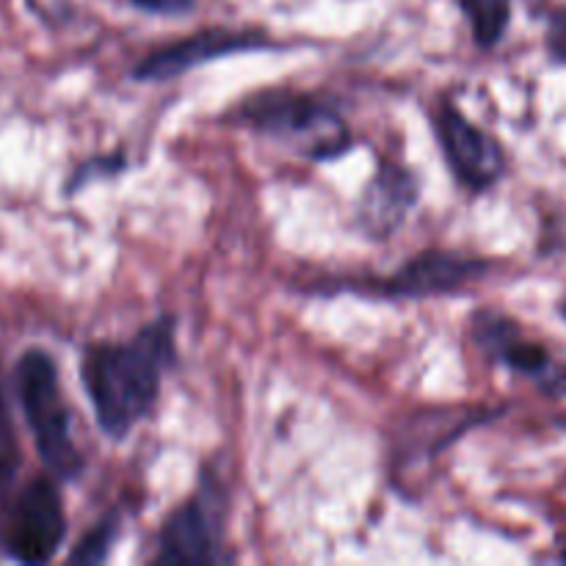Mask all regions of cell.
Listing matches in <instances>:
<instances>
[{"mask_svg":"<svg viewBox=\"0 0 566 566\" xmlns=\"http://www.w3.org/2000/svg\"><path fill=\"white\" fill-rule=\"evenodd\" d=\"M475 340L495 359L506 363L517 374L531 376L551 396H566V365L553 363L551 354L520 335L517 324L501 313L475 315Z\"/></svg>","mask_w":566,"mask_h":566,"instance_id":"obj_9","label":"cell"},{"mask_svg":"<svg viewBox=\"0 0 566 566\" xmlns=\"http://www.w3.org/2000/svg\"><path fill=\"white\" fill-rule=\"evenodd\" d=\"M562 315H564V318H566V304H564V307H562Z\"/></svg>","mask_w":566,"mask_h":566,"instance_id":"obj_17","label":"cell"},{"mask_svg":"<svg viewBox=\"0 0 566 566\" xmlns=\"http://www.w3.org/2000/svg\"><path fill=\"white\" fill-rule=\"evenodd\" d=\"M479 48H495L512 20V0H457Z\"/></svg>","mask_w":566,"mask_h":566,"instance_id":"obj_11","label":"cell"},{"mask_svg":"<svg viewBox=\"0 0 566 566\" xmlns=\"http://www.w3.org/2000/svg\"><path fill=\"white\" fill-rule=\"evenodd\" d=\"M224 495L210 490V481H202V490L182 501L166 517L158 534L155 564H219L230 562L224 556Z\"/></svg>","mask_w":566,"mask_h":566,"instance_id":"obj_4","label":"cell"},{"mask_svg":"<svg viewBox=\"0 0 566 566\" xmlns=\"http://www.w3.org/2000/svg\"><path fill=\"white\" fill-rule=\"evenodd\" d=\"M14 381L44 468L59 481H75L83 473V457L72 440L70 409L61 392L55 359L42 348H31L17 363Z\"/></svg>","mask_w":566,"mask_h":566,"instance_id":"obj_3","label":"cell"},{"mask_svg":"<svg viewBox=\"0 0 566 566\" xmlns=\"http://www.w3.org/2000/svg\"><path fill=\"white\" fill-rule=\"evenodd\" d=\"M484 271V260L448 252V249H429V252H420L412 260H407L396 274L368 280L365 285L354 287V291L379 298H396V302L398 298H431L470 285Z\"/></svg>","mask_w":566,"mask_h":566,"instance_id":"obj_7","label":"cell"},{"mask_svg":"<svg viewBox=\"0 0 566 566\" xmlns=\"http://www.w3.org/2000/svg\"><path fill=\"white\" fill-rule=\"evenodd\" d=\"M431 122H434V136L440 142L442 158L448 160L453 177L468 191H486L501 180L503 171H506V155L484 127L470 122L448 99L437 103Z\"/></svg>","mask_w":566,"mask_h":566,"instance_id":"obj_6","label":"cell"},{"mask_svg":"<svg viewBox=\"0 0 566 566\" xmlns=\"http://www.w3.org/2000/svg\"><path fill=\"white\" fill-rule=\"evenodd\" d=\"M108 166H125V160L116 155V158H97V160H92V164H83L81 169L75 171V177H72L70 193H75L77 188H81L83 182L92 180L94 175H108V171H119V169H108Z\"/></svg>","mask_w":566,"mask_h":566,"instance_id":"obj_16","label":"cell"},{"mask_svg":"<svg viewBox=\"0 0 566 566\" xmlns=\"http://www.w3.org/2000/svg\"><path fill=\"white\" fill-rule=\"evenodd\" d=\"M547 53L558 64H566V6L547 20Z\"/></svg>","mask_w":566,"mask_h":566,"instance_id":"obj_14","label":"cell"},{"mask_svg":"<svg viewBox=\"0 0 566 566\" xmlns=\"http://www.w3.org/2000/svg\"><path fill=\"white\" fill-rule=\"evenodd\" d=\"M119 528H122V517L116 512H111L108 517L99 520L94 528H88L86 534L81 536L75 547L70 553V564H103L111 558V551H114L116 539H119Z\"/></svg>","mask_w":566,"mask_h":566,"instance_id":"obj_12","label":"cell"},{"mask_svg":"<svg viewBox=\"0 0 566 566\" xmlns=\"http://www.w3.org/2000/svg\"><path fill=\"white\" fill-rule=\"evenodd\" d=\"M241 122L310 160H332L352 149L346 119L324 99L293 88H265L243 99Z\"/></svg>","mask_w":566,"mask_h":566,"instance_id":"obj_2","label":"cell"},{"mask_svg":"<svg viewBox=\"0 0 566 566\" xmlns=\"http://www.w3.org/2000/svg\"><path fill=\"white\" fill-rule=\"evenodd\" d=\"M175 318L153 321L127 343H94L81 359V381L94 407L99 431L125 440L149 418L160 396V379L175 365Z\"/></svg>","mask_w":566,"mask_h":566,"instance_id":"obj_1","label":"cell"},{"mask_svg":"<svg viewBox=\"0 0 566 566\" xmlns=\"http://www.w3.org/2000/svg\"><path fill=\"white\" fill-rule=\"evenodd\" d=\"M17 468H20V446H17L9 407H6L3 398H0V484L14 479Z\"/></svg>","mask_w":566,"mask_h":566,"instance_id":"obj_13","label":"cell"},{"mask_svg":"<svg viewBox=\"0 0 566 566\" xmlns=\"http://www.w3.org/2000/svg\"><path fill=\"white\" fill-rule=\"evenodd\" d=\"M418 197V180L412 171L398 164H381L359 199V227L374 241H385L407 221Z\"/></svg>","mask_w":566,"mask_h":566,"instance_id":"obj_10","label":"cell"},{"mask_svg":"<svg viewBox=\"0 0 566 566\" xmlns=\"http://www.w3.org/2000/svg\"><path fill=\"white\" fill-rule=\"evenodd\" d=\"M138 11L158 17H182L197 6V0H130Z\"/></svg>","mask_w":566,"mask_h":566,"instance_id":"obj_15","label":"cell"},{"mask_svg":"<svg viewBox=\"0 0 566 566\" xmlns=\"http://www.w3.org/2000/svg\"><path fill=\"white\" fill-rule=\"evenodd\" d=\"M66 539V514L59 486L33 479L20 490L3 523V547L22 564H44Z\"/></svg>","mask_w":566,"mask_h":566,"instance_id":"obj_5","label":"cell"},{"mask_svg":"<svg viewBox=\"0 0 566 566\" xmlns=\"http://www.w3.org/2000/svg\"><path fill=\"white\" fill-rule=\"evenodd\" d=\"M269 48V39L258 31H230V28H205L186 39L164 44L144 55L133 70L138 81L164 83L171 77H180L197 66L210 64L216 59H224L232 53H249V50Z\"/></svg>","mask_w":566,"mask_h":566,"instance_id":"obj_8","label":"cell"}]
</instances>
